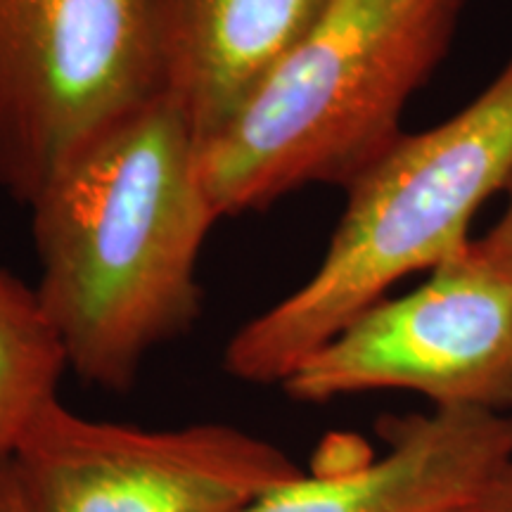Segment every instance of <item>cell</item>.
<instances>
[{"label": "cell", "mask_w": 512, "mask_h": 512, "mask_svg": "<svg viewBox=\"0 0 512 512\" xmlns=\"http://www.w3.org/2000/svg\"><path fill=\"white\" fill-rule=\"evenodd\" d=\"M36 292L69 370L126 392L147 356L202 313L197 278L219 211L200 171V136L162 93L64 162L29 204Z\"/></svg>", "instance_id": "6da1fadb"}, {"label": "cell", "mask_w": 512, "mask_h": 512, "mask_svg": "<svg viewBox=\"0 0 512 512\" xmlns=\"http://www.w3.org/2000/svg\"><path fill=\"white\" fill-rule=\"evenodd\" d=\"M465 0H330L200 145L221 219L306 185H347L401 138L408 100L451 48Z\"/></svg>", "instance_id": "7a4b0ae2"}, {"label": "cell", "mask_w": 512, "mask_h": 512, "mask_svg": "<svg viewBox=\"0 0 512 512\" xmlns=\"http://www.w3.org/2000/svg\"><path fill=\"white\" fill-rule=\"evenodd\" d=\"M512 181V57L451 119L401 133L354 178L328 252L311 278L240 325L223 368L247 384H283L299 363L411 273L458 254L484 202Z\"/></svg>", "instance_id": "3957f363"}, {"label": "cell", "mask_w": 512, "mask_h": 512, "mask_svg": "<svg viewBox=\"0 0 512 512\" xmlns=\"http://www.w3.org/2000/svg\"><path fill=\"white\" fill-rule=\"evenodd\" d=\"M164 93L157 0H0V190L48 178Z\"/></svg>", "instance_id": "277c9868"}, {"label": "cell", "mask_w": 512, "mask_h": 512, "mask_svg": "<svg viewBox=\"0 0 512 512\" xmlns=\"http://www.w3.org/2000/svg\"><path fill=\"white\" fill-rule=\"evenodd\" d=\"M299 403L401 389L432 406L512 413V275L470 240L403 297H384L280 384Z\"/></svg>", "instance_id": "5b68a950"}, {"label": "cell", "mask_w": 512, "mask_h": 512, "mask_svg": "<svg viewBox=\"0 0 512 512\" xmlns=\"http://www.w3.org/2000/svg\"><path fill=\"white\" fill-rule=\"evenodd\" d=\"M10 460L31 512H247L304 475L283 448L226 422L150 430L60 399Z\"/></svg>", "instance_id": "8992f818"}, {"label": "cell", "mask_w": 512, "mask_h": 512, "mask_svg": "<svg viewBox=\"0 0 512 512\" xmlns=\"http://www.w3.org/2000/svg\"><path fill=\"white\" fill-rule=\"evenodd\" d=\"M384 453L304 472L247 512H489L512 467V413L432 406L380 422Z\"/></svg>", "instance_id": "52a82bcc"}, {"label": "cell", "mask_w": 512, "mask_h": 512, "mask_svg": "<svg viewBox=\"0 0 512 512\" xmlns=\"http://www.w3.org/2000/svg\"><path fill=\"white\" fill-rule=\"evenodd\" d=\"M330 0H157L164 93L200 145L226 124Z\"/></svg>", "instance_id": "ba28073f"}, {"label": "cell", "mask_w": 512, "mask_h": 512, "mask_svg": "<svg viewBox=\"0 0 512 512\" xmlns=\"http://www.w3.org/2000/svg\"><path fill=\"white\" fill-rule=\"evenodd\" d=\"M67 351L36 287L0 266V463L22 446L34 422L60 399Z\"/></svg>", "instance_id": "9c48e42d"}, {"label": "cell", "mask_w": 512, "mask_h": 512, "mask_svg": "<svg viewBox=\"0 0 512 512\" xmlns=\"http://www.w3.org/2000/svg\"><path fill=\"white\" fill-rule=\"evenodd\" d=\"M479 242L491 254V259H496L512 275V181L508 185V207L496 226Z\"/></svg>", "instance_id": "30bf717a"}, {"label": "cell", "mask_w": 512, "mask_h": 512, "mask_svg": "<svg viewBox=\"0 0 512 512\" xmlns=\"http://www.w3.org/2000/svg\"><path fill=\"white\" fill-rule=\"evenodd\" d=\"M0 512H31L12 460L0 463Z\"/></svg>", "instance_id": "8fae6325"}, {"label": "cell", "mask_w": 512, "mask_h": 512, "mask_svg": "<svg viewBox=\"0 0 512 512\" xmlns=\"http://www.w3.org/2000/svg\"><path fill=\"white\" fill-rule=\"evenodd\" d=\"M489 512H512V467L508 470V475L503 477L501 486H498V494L491 503Z\"/></svg>", "instance_id": "7c38bea8"}]
</instances>
